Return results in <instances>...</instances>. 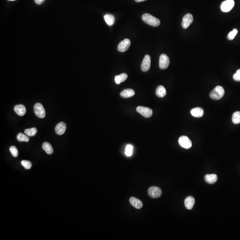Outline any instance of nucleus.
<instances>
[{
	"label": "nucleus",
	"instance_id": "1",
	"mask_svg": "<svg viewBox=\"0 0 240 240\" xmlns=\"http://www.w3.org/2000/svg\"><path fill=\"white\" fill-rule=\"evenodd\" d=\"M142 19L143 22L152 26L157 27L160 25V20L149 13L143 14Z\"/></svg>",
	"mask_w": 240,
	"mask_h": 240
},
{
	"label": "nucleus",
	"instance_id": "2",
	"mask_svg": "<svg viewBox=\"0 0 240 240\" xmlns=\"http://www.w3.org/2000/svg\"><path fill=\"white\" fill-rule=\"evenodd\" d=\"M225 94V90L221 86H217L211 92L210 97L214 100H218L221 99Z\"/></svg>",
	"mask_w": 240,
	"mask_h": 240
},
{
	"label": "nucleus",
	"instance_id": "3",
	"mask_svg": "<svg viewBox=\"0 0 240 240\" xmlns=\"http://www.w3.org/2000/svg\"><path fill=\"white\" fill-rule=\"evenodd\" d=\"M33 109H34L35 115L38 118H43L45 117V109L42 104L40 103L35 104Z\"/></svg>",
	"mask_w": 240,
	"mask_h": 240
},
{
	"label": "nucleus",
	"instance_id": "4",
	"mask_svg": "<svg viewBox=\"0 0 240 240\" xmlns=\"http://www.w3.org/2000/svg\"><path fill=\"white\" fill-rule=\"evenodd\" d=\"M234 5V0H226L222 2L221 6V9L223 12H229L232 10Z\"/></svg>",
	"mask_w": 240,
	"mask_h": 240
},
{
	"label": "nucleus",
	"instance_id": "5",
	"mask_svg": "<svg viewBox=\"0 0 240 240\" xmlns=\"http://www.w3.org/2000/svg\"><path fill=\"white\" fill-rule=\"evenodd\" d=\"M178 142L180 146L184 149H189L192 147V141L188 137L186 136H182L180 137Z\"/></svg>",
	"mask_w": 240,
	"mask_h": 240
},
{
	"label": "nucleus",
	"instance_id": "6",
	"mask_svg": "<svg viewBox=\"0 0 240 240\" xmlns=\"http://www.w3.org/2000/svg\"><path fill=\"white\" fill-rule=\"evenodd\" d=\"M148 194L151 198H160L162 194V191L157 187H151L148 189Z\"/></svg>",
	"mask_w": 240,
	"mask_h": 240
},
{
	"label": "nucleus",
	"instance_id": "7",
	"mask_svg": "<svg viewBox=\"0 0 240 240\" xmlns=\"http://www.w3.org/2000/svg\"><path fill=\"white\" fill-rule=\"evenodd\" d=\"M170 65V59L165 54H162L161 55L159 59V67L161 70H165Z\"/></svg>",
	"mask_w": 240,
	"mask_h": 240
},
{
	"label": "nucleus",
	"instance_id": "8",
	"mask_svg": "<svg viewBox=\"0 0 240 240\" xmlns=\"http://www.w3.org/2000/svg\"><path fill=\"white\" fill-rule=\"evenodd\" d=\"M137 111L145 118H150L153 115L152 110L149 108L145 107H138L137 108Z\"/></svg>",
	"mask_w": 240,
	"mask_h": 240
},
{
	"label": "nucleus",
	"instance_id": "9",
	"mask_svg": "<svg viewBox=\"0 0 240 240\" xmlns=\"http://www.w3.org/2000/svg\"><path fill=\"white\" fill-rule=\"evenodd\" d=\"M193 17L190 13H188L185 15L183 18L182 26L184 29H187L193 22Z\"/></svg>",
	"mask_w": 240,
	"mask_h": 240
},
{
	"label": "nucleus",
	"instance_id": "10",
	"mask_svg": "<svg viewBox=\"0 0 240 240\" xmlns=\"http://www.w3.org/2000/svg\"><path fill=\"white\" fill-rule=\"evenodd\" d=\"M131 44V42L129 39H125L118 45V49L119 52H124L128 50Z\"/></svg>",
	"mask_w": 240,
	"mask_h": 240
},
{
	"label": "nucleus",
	"instance_id": "11",
	"mask_svg": "<svg viewBox=\"0 0 240 240\" xmlns=\"http://www.w3.org/2000/svg\"><path fill=\"white\" fill-rule=\"evenodd\" d=\"M151 65V58L149 55H146L143 59L141 65V69L143 72H147L150 69Z\"/></svg>",
	"mask_w": 240,
	"mask_h": 240
},
{
	"label": "nucleus",
	"instance_id": "12",
	"mask_svg": "<svg viewBox=\"0 0 240 240\" xmlns=\"http://www.w3.org/2000/svg\"><path fill=\"white\" fill-rule=\"evenodd\" d=\"M66 129V124L63 122H61L58 124L55 128L56 133L59 135L63 134L65 132Z\"/></svg>",
	"mask_w": 240,
	"mask_h": 240
},
{
	"label": "nucleus",
	"instance_id": "13",
	"mask_svg": "<svg viewBox=\"0 0 240 240\" xmlns=\"http://www.w3.org/2000/svg\"><path fill=\"white\" fill-rule=\"evenodd\" d=\"M14 109L15 113L20 116H24L26 112V108L22 105H16Z\"/></svg>",
	"mask_w": 240,
	"mask_h": 240
},
{
	"label": "nucleus",
	"instance_id": "14",
	"mask_svg": "<svg viewBox=\"0 0 240 240\" xmlns=\"http://www.w3.org/2000/svg\"><path fill=\"white\" fill-rule=\"evenodd\" d=\"M191 115L196 118H201L203 116L204 112L201 108L197 107L193 109L190 111Z\"/></svg>",
	"mask_w": 240,
	"mask_h": 240
},
{
	"label": "nucleus",
	"instance_id": "15",
	"mask_svg": "<svg viewBox=\"0 0 240 240\" xmlns=\"http://www.w3.org/2000/svg\"><path fill=\"white\" fill-rule=\"evenodd\" d=\"M129 202L132 206H134L137 209H140L143 206V203L141 201L138 199L134 197H132L129 199Z\"/></svg>",
	"mask_w": 240,
	"mask_h": 240
},
{
	"label": "nucleus",
	"instance_id": "16",
	"mask_svg": "<svg viewBox=\"0 0 240 240\" xmlns=\"http://www.w3.org/2000/svg\"><path fill=\"white\" fill-rule=\"evenodd\" d=\"M194 204H195V199L193 197L189 196L185 199V206L188 209L190 210V209H192Z\"/></svg>",
	"mask_w": 240,
	"mask_h": 240
},
{
	"label": "nucleus",
	"instance_id": "17",
	"mask_svg": "<svg viewBox=\"0 0 240 240\" xmlns=\"http://www.w3.org/2000/svg\"><path fill=\"white\" fill-rule=\"evenodd\" d=\"M135 94L134 91L131 89H125L120 93V95L123 98H128L132 97Z\"/></svg>",
	"mask_w": 240,
	"mask_h": 240
},
{
	"label": "nucleus",
	"instance_id": "18",
	"mask_svg": "<svg viewBox=\"0 0 240 240\" xmlns=\"http://www.w3.org/2000/svg\"><path fill=\"white\" fill-rule=\"evenodd\" d=\"M205 182L209 184H213L218 180V176L215 174H207L205 177Z\"/></svg>",
	"mask_w": 240,
	"mask_h": 240
},
{
	"label": "nucleus",
	"instance_id": "19",
	"mask_svg": "<svg viewBox=\"0 0 240 240\" xmlns=\"http://www.w3.org/2000/svg\"><path fill=\"white\" fill-rule=\"evenodd\" d=\"M156 94L158 97L161 98L164 97L166 94V91L165 88L162 86H160L157 87L156 91Z\"/></svg>",
	"mask_w": 240,
	"mask_h": 240
},
{
	"label": "nucleus",
	"instance_id": "20",
	"mask_svg": "<svg viewBox=\"0 0 240 240\" xmlns=\"http://www.w3.org/2000/svg\"><path fill=\"white\" fill-rule=\"evenodd\" d=\"M104 19L105 22L108 26H112L114 24L115 22V17L113 15L111 14H107L104 16Z\"/></svg>",
	"mask_w": 240,
	"mask_h": 240
},
{
	"label": "nucleus",
	"instance_id": "21",
	"mask_svg": "<svg viewBox=\"0 0 240 240\" xmlns=\"http://www.w3.org/2000/svg\"><path fill=\"white\" fill-rule=\"evenodd\" d=\"M42 149L48 154H52L54 152V149L52 145L48 142H45L42 144Z\"/></svg>",
	"mask_w": 240,
	"mask_h": 240
},
{
	"label": "nucleus",
	"instance_id": "22",
	"mask_svg": "<svg viewBox=\"0 0 240 240\" xmlns=\"http://www.w3.org/2000/svg\"><path fill=\"white\" fill-rule=\"evenodd\" d=\"M17 139L20 142H28L29 141V138L28 136L22 133H19L17 136Z\"/></svg>",
	"mask_w": 240,
	"mask_h": 240
},
{
	"label": "nucleus",
	"instance_id": "23",
	"mask_svg": "<svg viewBox=\"0 0 240 240\" xmlns=\"http://www.w3.org/2000/svg\"><path fill=\"white\" fill-rule=\"evenodd\" d=\"M232 122L235 124L240 123V112H235L232 117Z\"/></svg>",
	"mask_w": 240,
	"mask_h": 240
},
{
	"label": "nucleus",
	"instance_id": "24",
	"mask_svg": "<svg viewBox=\"0 0 240 240\" xmlns=\"http://www.w3.org/2000/svg\"><path fill=\"white\" fill-rule=\"evenodd\" d=\"M37 132L38 131L36 128H32L31 129H26L25 130V134L29 137H33L36 135Z\"/></svg>",
	"mask_w": 240,
	"mask_h": 240
},
{
	"label": "nucleus",
	"instance_id": "25",
	"mask_svg": "<svg viewBox=\"0 0 240 240\" xmlns=\"http://www.w3.org/2000/svg\"><path fill=\"white\" fill-rule=\"evenodd\" d=\"M21 164L22 166L26 170L31 169L32 166V163L30 161H26V160H23L21 162Z\"/></svg>",
	"mask_w": 240,
	"mask_h": 240
},
{
	"label": "nucleus",
	"instance_id": "26",
	"mask_svg": "<svg viewBox=\"0 0 240 240\" xmlns=\"http://www.w3.org/2000/svg\"><path fill=\"white\" fill-rule=\"evenodd\" d=\"M133 147L130 145H128L126 146L125 149V154L128 157H130L132 155L133 153Z\"/></svg>",
	"mask_w": 240,
	"mask_h": 240
},
{
	"label": "nucleus",
	"instance_id": "27",
	"mask_svg": "<svg viewBox=\"0 0 240 240\" xmlns=\"http://www.w3.org/2000/svg\"><path fill=\"white\" fill-rule=\"evenodd\" d=\"M237 33H238V30L237 29H233V31L230 32L228 34V37H227L228 39L229 40H232L234 39Z\"/></svg>",
	"mask_w": 240,
	"mask_h": 240
},
{
	"label": "nucleus",
	"instance_id": "28",
	"mask_svg": "<svg viewBox=\"0 0 240 240\" xmlns=\"http://www.w3.org/2000/svg\"><path fill=\"white\" fill-rule=\"evenodd\" d=\"M10 151L11 153L13 156L15 157H17L18 155V151L17 148H16L15 146H11L10 149Z\"/></svg>",
	"mask_w": 240,
	"mask_h": 240
},
{
	"label": "nucleus",
	"instance_id": "29",
	"mask_svg": "<svg viewBox=\"0 0 240 240\" xmlns=\"http://www.w3.org/2000/svg\"><path fill=\"white\" fill-rule=\"evenodd\" d=\"M234 80L237 81H240V69L237 71L236 73L233 76Z\"/></svg>",
	"mask_w": 240,
	"mask_h": 240
},
{
	"label": "nucleus",
	"instance_id": "30",
	"mask_svg": "<svg viewBox=\"0 0 240 240\" xmlns=\"http://www.w3.org/2000/svg\"><path fill=\"white\" fill-rule=\"evenodd\" d=\"M119 75L122 82L125 81V80L128 78V75H127V74H125V73H123V74H121Z\"/></svg>",
	"mask_w": 240,
	"mask_h": 240
},
{
	"label": "nucleus",
	"instance_id": "31",
	"mask_svg": "<svg viewBox=\"0 0 240 240\" xmlns=\"http://www.w3.org/2000/svg\"><path fill=\"white\" fill-rule=\"evenodd\" d=\"M115 83L118 84V85L121 84L122 82H121V79H120V75H117L115 76Z\"/></svg>",
	"mask_w": 240,
	"mask_h": 240
},
{
	"label": "nucleus",
	"instance_id": "32",
	"mask_svg": "<svg viewBox=\"0 0 240 240\" xmlns=\"http://www.w3.org/2000/svg\"><path fill=\"white\" fill-rule=\"evenodd\" d=\"M34 1L36 4L38 5H41L45 1V0H34Z\"/></svg>",
	"mask_w": 240,
	"mask_h": 240
},
{
	"label": "nucleus",
	"instance_id": "33",
	"mask_svg": "<svg viewBox=\"0 0 240 240\" xmlns=\"http://www.w3.org/2000/svg\"><path fill=\"white\" fill-rule=\"evenodd\" d=\"M147 1V0H135V1L137 2H142V1Z\"/></svg>",
	"mask_w": 240,
	"mask_h": 240
},
{
	"label": "nucleus",
	"instance_id": "34",
	"mask_svg": "<svg viewBox=\"0 0 240 240\" xmlns=\"http://www.w3.org/2000/svg\"><path fill=\"white\" fill-rule=\"evenodd\" d=\"M7 1H16V0H7Z\"/></svg>",
	"mask_w": 240,
	"mask_h": 240
}]
</instances>
